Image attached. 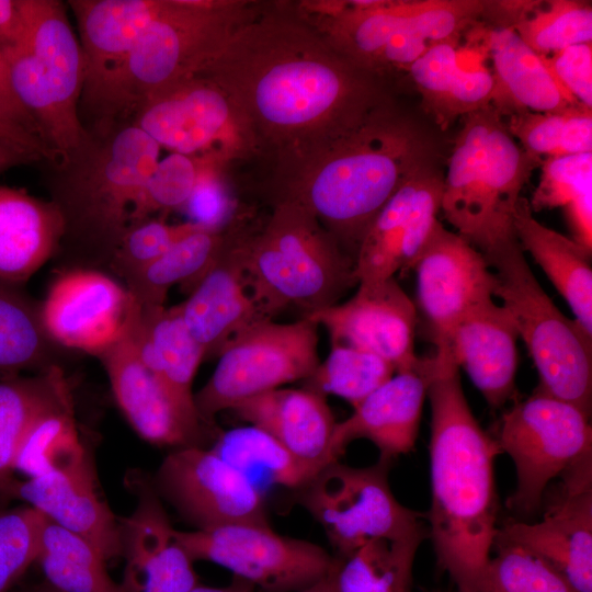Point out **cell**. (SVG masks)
<instances>
[{
  "label": "cell",
  "mask_w": 592,
  "mask_h": 592,
  "mask_svg": "<svg viewBox=\"0 0 592 592\" xmlns=\"http://www.w3.org/2000/svg\"><path fill=\"white\" fill-rule=\"evenodd\" d=\"M43 514L25 505L0 509V592H8L36 560Z\"/></svg>",
  "instance_id": "cell-47"
},
{
  "label": "cell",
  "mask_w": 592,
  "mask_h": 592,
  "mask_svg": "<svg viewBox=\"0 0 592 592\" xmlns=\"http://www.w3.org/2000/svg\"><path fill=\"white\" fill-rule=\"evenodd\" d=\"M592 152V111L583 105L568 112L557 157Z\"/></svg>",
  "instance_id": "cell-52"
},
{
  "label": "cell",
  "mask_w": 592,
  "mask_h": 592,
  "mask_svg": "<svg viewBox=\"0 0 592 592\" xmlns=\"http://www.w3.org/2000/svg\"><path fill=\"white\" fill-rule=\"evenodd\" d=\"M228 226L224 230L196 228L128 277L125 288L136 305L140 309L164 307L169 289L177 284L190 293L221 253Z\"/></svg>",
  "instance_id": "cell-36"
},
{
  "label": "cell",
  "mask_w": 592,
  "mask_h": 592,
  "mask_svg": "<svg viewBox=\"0 0 592 592\" xmlns=\"http://www.w3.org/2000/svg\"><path fill=\"white\" fill-rule=\"evenodd\" d=\"M135 125L173 153L228 164L259 158L246 117L210 78L198 73L147 98Z\"/></svg>",
  "instance_id": "cell-14"
},
{
  "label": "cell",
  "mask_w": 592,
  "mask_h": 592,
  "mask_svg": "<svg viewBox=\"0 0 592 592\" xmlns=\"http://www.w3.org/2000/svg\"><path fill=\"white\" fill-rule=\"evenodd\" d=\"M571 109L549 113L517 112L509 116L506 127L526 152L539 158L557 157Z\"/></svg>",
  "instance_id": "cell-50"
},
{
  "label": "cell",
  "mask_w": 592,
  "mask_h": 592,
  "mask_svg": "<svg viewBox=\"0 0 592 592\" xmlns=\"http://www.w3.org/2000/svg\"><path fill=\"white\" fill-rule=\"evenodd\" d=\"M247 231L228 226L226 244L207 273L177 305L193 339L205 358L218 356L235 337L266 319L253 299L246 270Z\"/></svg>",
  "instance_id": "cell-22"
},
{
  "label": "cell",
  "mask_w": 592,
  "mask_h": 592,
  "mask_svg": "<svg viewBox=\"0 0 592 592\" xmlns=\"http://www.w3.org/2000/svg\"><path fill=\"white\" fill-rule=\"evenodd\" d=\"M486 261L494 269V296L510 314L537 368L536 389L591 415L592 337L556 307L519 242Z\"/></svg>",
  "instance_id": "cell-10"
},
{
  "label": "cell",
  "mask_w": 592,
  "mask_h": 592,
  "mask_svg": "<svg viewBox=\"0 0 592 592\" xmlns=\"http://www.w3.org/2000/svg\"><path fill=\"white\" fill-rule=\"evenodd\" d=\"M433 136L394 100L294 169L270 178L271 202L295 203L354 260L369 225L417 172L436 166Z\"/></svg>",
  "instance_id": "cell-2"
},
{
  "label": "cell",
  "mask_w": 592,
  "mask_h": 592,
  "mask_svg": "<svg viewBox=\"0 0 592 592\" xmlns=\"http://www.w3.org/2000/svg\"><path fill=\"white\" fill-rule=\"evenodd\" d=\"M0 138L8 140L30 153L41 157L53 158L50 149L39 138L35 137L24 128L4 119L0 116Z\"/></svg>",
  "instance_id": "cell-56"
},
{
  "label": "cell",
  "mask_w": 592,
  "mask_h": 592,
  "mask_svg": "<svg viewBox=\"0 0 592 592\" xmlns=\"http://www.w3.org/2000/svg\"><path fill=\"white\" fill-rule=\"evenodd\" d=\"M512 27L535 53L548 57L592 42L591 2L551 0L544 8L536 2Z\"/></svg>",
  "instance_id": "cell-43"
},
{
  "label": "cell",
  "mask_w": 592,
  "mask_h": 592,
  "mask_svg": "<svg viewBox=\"0 0 592 592\" xmlns=\"http://www.w3.org/2000/svg\"><path fill=\"white\" fill-rule=\"evenodd\" d=\"M38 159L36 156L0 138V172L11 167Z\"/></svg>",
  "instance_id": "cell-57"
},
{
  "label": "cell",
  "mask_w": 592,
  "mask_h": 592,
  "mask_svg": "<svg viewBox=\"0 0 592 592\" xmlns=\"http://www.w3.org/2000/svg\"><path fill=\"white\" fill-rule=\"evenodd\" d=\"M0 116L4 119L24 128L35 137L42 138L41 130L32 117L18 99L11 83L9 66L0 49ZM49 148V147H48Z\"/></svg>",
  "instance_id": "cell-53"
},
{
  "label": "cell",
  "mask_w": 592,
  "mask_h": 592,
  "mask_svg": "<svg viewBox=\"0 0 592 592\" xmlns=\"http://www.w3.org/2000/svg\"><path fill=\"white\" fill-rule=\"evenodd\" d=\"M380 356L351 346L331 345L327 358L305 379V388L326 397L334 395L353 407L395 375Z\"/></svg>",
  "instance_id": "cell-41"
},
{
  "label": "cell",
  "mask_w": 592,
  "mask_h": 592,
  "mask_svg": "<svg viewBox=\"0 0 592 592\" xmlns=\"http://www.w3.org/2000/svg\"><path fill=\"white\" fill-rule=\"evenodd\" d=\"M443 177L425 168L389 198L366 230L355 257L358 283H373L413 270L436 225Z\"/></svg>",
  "instance_id": "cell-19"
},
{
  "label": "cell",
  "mask_w": 592,
  "mask_h": 592,
  "mask_svg": "<svg viewBox=\"0 0 592 592\" xmlns=\"http://www.w3.org/2000/svg\"><path fill=\"white\" fill-rule=\"evenodd\" d=\"M45 517L92 544L106 561L122 557L118 519L99 498L87 458L0 488Z\"/></svg>",
  "instance_id": "cell-25"
},
{
  "label": "cell",
  "mask_w": 592,
  "mask_h": 592,
  "mask_svg": "<svg viewBox=\"0 0 592 592\" xmlns=\"http://www.w3.org/2000/svg\"><path fill=\"white\" fill-rule=\"evenodd\" d=\"M425 592H458L457 590L455 591H440V590H436V591H425Z\"/></svg>",
  "instance_id": "cell-61"
},
{
  "label": "cell",
  "mask_w": 592,
  "mask_h": 592,
  "mask_svg": "<svg viewBox=\"0 0 592 592\" xmlns=\"http://www.w3.org/2000/svg\"><path fill=\"white\" fill-rule=\"evenodd\" d=\"M133 307L125 286L112 275L71 267L54 280L41 318L57 345L99 356L123 335Z\"/></svg>",
  "instance_id": "cell-20"
},
{
  "label": "cell",
  "mask_w": 592,
  "mask_h": 592,
  "mask_svg": "<svg viewBox=\"0 0 592 592\" xmlns=\"http://www.w3.org/2000/svg\"><path fill=\"white\" fill-rule=\"evenodd\" d=\"M196 228L200 226L189 221L168 224L151 218L128 226L115 248L107 274L125 282Z\"/></svg>",
  "instance_id": "cell-46"
},
{
  "label": "cell",
  "mask_w": 592,
  "mask_h": 592,
  "mask_svg": "<svg viewBox=\"0 0 592 592\" xmlns=\"http://www.w3.org/2000/svg\"><path fill=\"white\" fill-rule=\"evenodd\" d=\"M517 338L510 314L493 299L470 310L452 334L455 362L493 408L516 395Z\"/></svg>",
  "instance_id": "cell-28"
},
{
  "label": "cell",
  "mask_w": 592,
  "mask_h": 592,
  "mask_svg": "<svg viewBox=\"0 0 592 592\" xmlns=\"http://www.w3.org/2000/svg\"><path fill=\"white\" fill-rule=\"evenodd\" d=\"M391 460L366 467L334 460L299 491L298 501L320 524L335 551L345 558L372 540H421L428 537L425 513L402 505L394 496Z\"/></svg>",
  "instance_id": "cell-11"
},
{
  "label": "cell",
  "mask_w": 592,
  "mask_h": 592,
  "mask_svg": "<svg viewBox=\"0 0 592 592\" xmlns=\"http://www.w3.org/2000/svg\"><path fill=\"white\" fill-rule=\"evenodd\" d=\"M46 582L60 592H125L106 571V560L87 539L43 515L36 560Z\"/></svg>",
  "instance_id": "cell-37"
},
{
  "label": "cell",
  "mask_w": 592,
  "mask_h": 592,
  "mask_svg": "<svg viewBox=\"0 0 592 592\" xmlns=\"http://www.w3.org/2000/svg\"><path fill=\"white\" fill-rule=\"evenodd\" d=\"M434 356L428 537L456 590L478 592L499 528L493 465L502 452L474 417L452 353Z\"/></svg>",
  "instance_id": "cell-3"
},
{
  "label": "cell",
  "mask_w": 592,
  "mask_h": 592,
  "mask_svg": "<svg viewBox=\"0 0 592 592\" xmlns=\"http://www.w3.org/2000/svg\"><path fill=\"white\" fill-rule=\"evenodd\" d=\"M208 163L218 164L210 159L173 152L159 160L130 208L128 226L160 210L181 209Z\"/></svg>",
  "instance_id": "cell-45"
},
{
  "label": "cell",
  "mask_w": 592,
  "mask_h": 592,
  "mask_svg": "<svg viewBox=\"0 0 592 592\" xmlns=\"http://www.w3.org/2000/svg\"><path fill=\"white\" fill-rule=\"evenodd\" d=\"M514 231L522 250L533 257L568 303L574 320L592 337L591 252L540 224L523 196L514 214Z\"/></svg>",
  "instance_id": "cell-34"
},
{
  "label": "cell",
  "mask_w": 592,
  "mask_h": 592,
  "mask_svg": "<svg viewBox=\"0 0 592 592\" xmlns=\"http://www.w3.org/2000/svg\"><path fill=\"white\" fill-rule=\"evenodd\" d=\"M205 385L194 394L205 425L238 403L307 379L318 367V326L303 317L291 323L259 321L227 343Z\"/></svg>",
  "instance_id": "cell-13"
},
{
  "label": "cell",
  "mask_w": 592,
  "mask_h": 592,
  "mask_svg": "<svg viewBox=\"0 0 592 592\" xmlns=\"http://www.w3.org/2000/svg\"><path fill=\"white\" fill-rule=\"evenodd\" d=\"M257 3L163 0L158 15L90 102L106 114L136 111L150 95L201 73Z\"/></svg>",
  "instance_id": "cell-6"
},
{
  "label": "cell",
  "mask_w": 592,
  "mask_h": 592,
  "mask_svg": "<svg viewBox=\"0 0 592 592\" xmlns=\"http://www.w3.org/2000/svg\"><path fill=\"white\" fill-rule=\"evenodd\" d=\"M65 231L64 215L54 201L0 186V280L26 282L58 251Z\"/></svg>",
  "instance_id": "cell-32"
},
{
  "label": "cell",
  "mask_w": 592,
  "mask_h": 592,
  "mask_svg": "<svg viewBox=\"0 0 592 592\" xmlns=\"http://www.w3.org/2000/svg\"><path fill=\"white\" fill-rule=\"evenodd\" d=\"M485 48L493 65L491 105L502 116L530 111L562 112L581 105L557 81L543 56L535 53L512 26L491 27Z\"/></svg>",
  "instance_id": "cell-30"
},
{
  "label": "cell",
  "mask_w": 592,
  "mask_h": 592,
  "mask_svg": "<svg viewBox=\"0 0 592 592\" xmlns=\"http://www.w3.org/2000/svg\"><path fill=\"white\" fill-rule=\"evenodd\" d=\"M130 332L140 360L174 405L194 425L206 426L195 408L192 390L205 354L186 329L178 307L140 309L135 304Z\"/></svg>",
  "instance_id": "cell-29"
},
{
  "label": "cell",
  "mask_w": 592,
  "mask_h": 592,
  "mask_svg": "<svg viewBox=\"0 0 592 592\" xmlns=\"http://www.w3.org/2000/svg\"><path fill=\"white\" fill-rule=\"evenodd\" d=\"M421 540H372L340 558L341 592H410L412 567Z\"/></svg>",
  "instance_id": "cell-40"
},
{
  "label": "cell",
  "mask_w": 592,
  "mask_h": 592,
  "mask_svg": "<svg viewBox=\"0 0 592 592\" xmlns=\"http://www.w3.org/2000/svg\"><path fill=\"white\" fill-rule=\"evenodd\" d=\"M132 314L123 335L98 356L113 396L144 440L161 446L197 445L203 429L186 419L140 360L130 332Z\"/></svg>",
  "instance_id": "cell-26"
},
{
  "label": "cell",
  "mask_w": 592,
  "mask_h": 592,
  "mask_svg": "<svg viewBox=\"0 0 592 592\" xmlns=\"http://www.w3.org/2000/svg\"><path fill=\"white\" fill-rule=\"evenodd\" d=\"M556 480L546 489L539 521L508 520L499 526L496 539L525 547L559 570L579 592H592V454Z\"/></svg>",
  "instance_id": "cell-16"
},
{
  "label": "cell",
  "mask_w": 592,
  "mask_h": 592,
  "mask_svg": "<svg viewBox=\"0 0 592 592\" xmlns=\"http://www.w3.org/2000/svg\"><path fill=\"white\" fill-rule=\"evenodd\" d=\"M259 232H247L246 270L266 319L294 306L304 315L337 304L357 284L355 260L301 206L281 201Z\"/></svg>",
  "instance_id": "cell-7"
},
{
  "label": "cell",
  "mask_w": 592,
  "mask_h": 592,
  "mask_svg": "<svg viewBox=\"0 0 592 592\" xmlns=\"http://www.w3.org/2000/svg\"><path fill=\"white\" fill-rule=\"evenodd\" d=\"M26 592H60V591L55 589L54 587H52L50 584H48L45 581V582H43L41 584H37V585L31 588Z\"/></svg>",
  "instance_id": "cell-60"
},
{
  "label": "cell",
  "mask_w": 592,
  "mask_h": 592,
  "mask_svg": "<svg viewBox=\"0 0 592 592\" xmlns=\"http://www.w3.org/2000/svg\"><path fill=\"white\" fill-rule=\"evenodd\" d=\"M20 5L25 43L2 53L12 88L45 144L66 158L87 138L78 110L86 79L80 41L60 1L20 0Z\"/></svg>",
  "instance_id": "cell-8"
},
{
  "label": "cell",
  "mask_w": 592,
  "mask_h": 592,
  "mask_svg": "<svg viewBox=\"0 0 592 592\" xmlns=\"http://www.w3.org/2000/svg\"><path fill=\"white\" fill-rule=\"evenodd\" d=\"M557 81L581 105L592 109V45L570 46L544 57Z\"/></svg>",
  "instance_id": "cell-51"
},
{
  "label": "cell",
  "mask_w": 592,
  "mask_h": 592,
  "mask_svg": "<svg viewBox=\"0 0 592 592\" xmlns=\"http://www.w3.org/2000/svg\"><path fill=\"white\" fill-rule=\"evenodd\" d=\"M177 535L193 561L219 565L263 592H298L334 562V555L321 546L281 535L269 523L178 531Z\"/></svg>",
  "instance_id": "cell-15"
},
{
  "label": "cell",
  "mask_w": 592,
  "mask_h": 592,
  "mask_svg": "<svg viewBox=\"0 0 592 592\" xmlns=\"http://www.w3.org/2000/svg\"><path fill=\"white\" fill-rule=\"evenodd\" d=\"M491 104L463 117L443 178L441 210L488 258L517 243L514 214L539 157L526 152Z\"/></svg>",
  "instance_id": "cell-4"
},
{
  "label": "cell",
  "mask_w": 592,
  "mask_h": 592,
  "mask_svg": "<svg viewBox=\"0 0 592 592\" xmlns=\"http://www.w3.org/2000/svg\"><path fill=\"white\" fill-rule=\"evenodd\" d=\"M70 400V388L59 365L32 377L0 380V488L13 478L16 457L33 425Z\"/></svg>",
  "instance_id": "cell-35"
},
{
  "label": "cell",
  "mask_w": 592,
  "mask_h": 592,
  "mask_svg": "<svg viewBox=\"0 0 592 592\" xmlns=\"http://www.w3.org/2000/svg\"><path fill=\"white\" fill-rule=\"evenodd\" d=\"M458 39L439 43L408 69L423 111L445 130L458 117L491 104L494 78L485 67L465 68Z\"/></svg>",
  "instance_id": "cell-33"
},
{
  "label": "cell",
  "mask_w": 592,
  "mask_h": 592,
  "mask_svg": "<svg viewBox=\"0 0 592 592\" xmlns=\"http://www.w3.org/2000/svg\"><path fill=\"white\" fill-rule=\"evenodd\" d=\"M125 569V592H189L201 582L157 493L137 487L133 513L118 520Z\"/></svg>",
  "instance_id": "cell-24"
},
{
  "label": "cell",
  "mask_w": 592,
  "mask_h": 592,
  "mask_svg": "<svg viewBox=\"0 0 592 592\" xmlns=\"http://www.w3.org/2000/svg\"><path fill=\"white\" fill-rule=\"evenodd\" d=\"M357 285V292L345 303L304 317L326 328L331 345L374 353L390 363L396 373L417 366L421 357L414 352L418 312L413 301L395 277Z\"/></svg>",
  "instance_id": "cell-21"
},
{
  "label": "cell",
  "mask_w": 592,
  "mask_h": 592,
  "mask_svg": "<svg viewBox=\"0 0 592 592\" xmlns=\"http://www.w3.org/2000/svg\"><path fill=\"white\" fill-rule=\"evenodd\" d=\"M189 592H257V588L242 579L236 578L225 587H208L198 584Z\"/></svg>",
  "instance_id": "cell-59"
},
{
  "label": "cell",
  "mask_w": 592,
  "mask_h": 592,
  "mask_svg": "<svg viewBox=\"0 0 592 592\" xmlns=\"http://www.w3.org/2000/svg\"><path fill=\"white\" fill-rule=\"evenodd\" d=\"M201 73L239 107L271 178L394 100L387 81L339 53L293 2H258Z\"/></svg>",
  "instance_id": "cell-1"
},
{
  "label": "cell",
  "mask_w": 592,
  "mask_h": 592,
  "mask_svg": "<svg viewBox=\"0 0 592 592\" xmlns=\"http://www.w3.org/2000/svg\"><path fill=\"white\" fill-rule=\"evenodd\" d=\"M234 410L274 437L315 474L334 462L331 440L337 421L326 397L303 388H276L249 398Z\"/></svg>",
  "instance_id": "cell-27"
},
{
  "label": "cell",
  "mask_w": 592,
  "mask_h": 592,
  "mask_svg": "<svg viewBox=\"0 0 592 592\" xmlns=\"http://www.w3.org/2000/svg\"><path fill=\"white\" fill-rule=\"evenodd\" d=\"M340 558L334 555V562L330 570L320 579L298 592H341L338 582Z\"/></svg>",
  "instance_id": "cell-58"
},
{
  "label": "cell",
  "mask_w": 592,
  "mask_h": 592,
  "mask_svg": "<svg viewBox=\"0 0 592 592\" xmlns=\"http://www.w3.org/2000/svg\"><path fill=\"white\" fill-rule=\"evenodd\" d=\"M84 59L83 95L89 99L127 57L160 12L163 0L69 1Z\"/></svg>",
  "instance_id": "cell-31"
},
{
  "label": "cell",
  "mask_w": 592,
  "mask_h": 592,
  "mask_svg": "<svg viewBox=\"0 0 592 592\" xmlns=\"http://www.w3.org/2000/svg\"><path fill=\"white\" fill-rule=\"evenodd\" d=\"M26 27L20 0H0V49L2 53L25 43Z\"/></svg>",
  "instance_id": "cell-55"
},
{
  "label": "cell",
  "mask_w": 592,
  "mask_h": 592,
  "mask_svg": "<svg viewBox=\"0 0 592 592\" xmlns=\"http://www.w3.org/2000/svg\"><path fill=\"white\" fill-rule=\"evenodd\" d=\"M226 168L208 163L204 167L189 200L181 208L189 223L210 230H224L235 212L228 187Z\"/></svg>",
  "instance_id": "cell-49"
},
{
  "label": "cell",
  "mask_w": 592,
  "mask_h": 592,
  "mask_svg": "<svg viewBox=\"0 0 592 592\" xmlns=\"http://www.w3.org/2000/svg\"><path fill=\"white\" fill-rule=\"evenodd\" d=\"M494 440L516 471L508 508L524 517L540 511L551 481L592 454L590 415L537 389L503 412Z\"/></svg>",
  "instance_id": "cell-12"
},
{
  "label": "cell",
  "mask_w": 592,
  "mask_h": 592,
  "mask_svg": "<svg viewBox=\"0 0 592 592\" xmlns=\"http://www.w3.org/2000/svg\"><path fill=\"white\" fill-rule=\"evenodd\" d=\"M21 285L0 280V371H46L57 365V344L47 335L41 304L22 292Z\"/></svg>",
  "instance_id": "cell-39"
},
{
  "label": "cell",
  "mask_w": 592,
  "mask_h": 592,
  "mask_svg": "<svg viewBox=\"0 0 592 592\" xmlns=\"http://www.w3.org/2000/svg\"><path fill=\"white\" fill-rule=\"evenodd\" d=\"M417 312L435 353L451 352V338L474 308L493 299L496 278L485 257L439 223L413 270Z\"/></svg>",
  "instance_id": "cell-17"
},
{
  "label": "cell",
  "mask_w": 592,
  "mask_h": 592,
  "mask_svg": "<svg viewBox=\"0 0 592 592\" xmlns=\"http://www.w3.org/2000/svg\"><path fill=\"white\" fill-rule=\"evenodd\" d=\"M339 53L388 82L434 45L458 39L492 1L481 0H318L293 2Z\"/></svg>",
  "instance_id": "cell-5"
},
{
  "label": "cell",
  "mask_w": 592,
  "mask_h": 592,
  "mask_svg": "<svg viewBox=\"0 0 592 592\" xmlns=\"http://www.w3.org/2000/svg\"><path fill=\"white\" fill-rule=\"evenodd\" d=\"M540 166L538 185L528 201L532 212L565 207L592 189V152L546 158Z\"/></svg>",
  "instance_id": "cell-48"
},
{
  "label": "cell",
  "mask_w": 592,
  "mask_h": 592,
  "mask_svg": "<svg viewBox=\"0 0 592 592\" xmlns=\"http://www.w3.org/2000/svg\"><path fill=\"white\" fill-rule=\"evenodd\" d=\"M161 147L135 124L125 126L98 149L62 203L66 231L78 242L67 269L107 273L132 206L159 161ZM62 238V239H64Z\"/></svg>",
  "instance_id": "cell-9"
},
{
  "label": "cell",
  "mask_w": 592,
  "mask_h": 592,
  "mask_svg": "<svg viewBox=\"0 0 592 592\" xmlns=\"http://www.w3.org/2000/svg\"><path fill=\"white\" fill-rule=\"evenodd\" d=\"M496 555L481 573L478 592H579L553 565L525 547L496 539Z\"/></svg>",
  "instance_id": "cell-44"
},
{
  "label": "cell",
  "mask_w": 592,
  "mask_h": 592,
  "mask_svg": "<svg viewBox=\"0 0 592 592\" xmlns=\"http://www.w3.org/2000/svg\"><path fill=\"white\" fill-rule=\"evenodd\" d=\"M592 189L565 206L572 240L591 252L592 249Z\"/></svg>",
  "instance_id": "cell-54"
},
{
  "label": "cell",
  "mask_w": 592,
  "mask_h": 592,
  "mask_svg": "<svg viewBox=\"0 0 592 592\" xmlns=\"http://www.w3.org/2000/svg\"><path fill=\"white\" fill-rule=\"evenodd\" d=\"M436 360L421 357L419 364L395 373L337 422L331 440V457L339 460L354 440L371 441L379 458L392 460L414 448L428 389L435 374Z\"/></svg>",
  "instance_id": "cell-23"
},
{
  "label": "cell",
  "mask_w": 592,
  "mask_h": 592,
  "mask_svg": "<svg viewBox=\"0 0 592 592\" xmlns=\"http://www.w3.org/2000/svg\"><path fill=\"white\" fill-rule=\"evenodd\" d=\"M210 449L262 492L264 486L300 489L316 475L274 437L251 424L220 433Z\"/></svg>",
  "instance_id": "cell-38"
},
{
  "label": "cell",
  "mask_w": 592,
  "mask_h": 592,
  "mask_svg": "<svg viewBox=\"0 0 592 592\" xmlns=\"http://www.w3.org/2000/svg\"><path fill=\"white\" fill-rule=\"evenodd\" d=\"M86 459L76 429L72 400L44 414L31 429L14 471L38 477Z\"/></svg>",
  "instance_id": "cell-42"
},
{
  "label": "cell",
  "mask_w": 592,
  "mask_h": 592,
  "mask_svg": "<svg viewBox=\"0 0 592 592\" xmlns=\"http://www.w3.org/2000/svg\"><path fill=\"white\" fill-rule=\"evenodd\" d=\"M157 482L196 530L269 523L263 492L210 448L192 445L170 453L159 467Z\"/></svg>",
  "instance_id": "cell-18"
}]
</instances>
